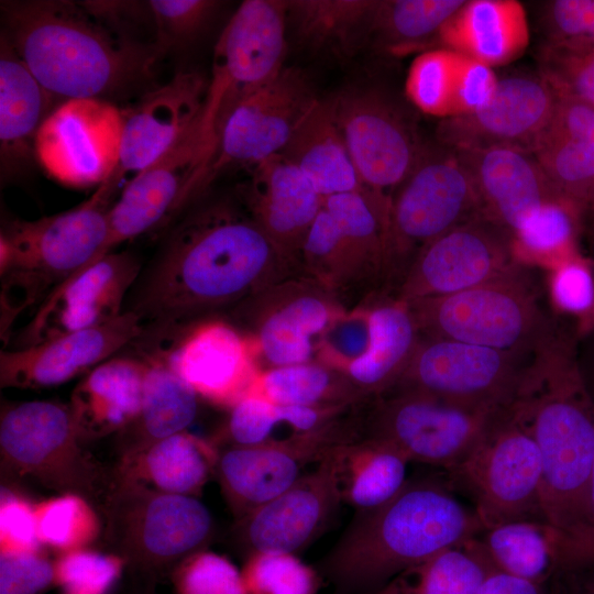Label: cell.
I'll list each match as a JSON object with an SVG mask.
<instances>
[{
	"instance_id": "ee69618b",
	"label": "cell",
	"mask_w": 594,
	"mask_h": 594,
	"mask_svg": "<svg viewBox=\"0 0 594 594\" xmlns=\"http://www.w3.org/2000/svg\"><path fill=\"white\" fill-rule=\"evenodd\" d=\"M578 220L562 202L552 201L540 208L514 235L517 256L543 261L549 268L564 260L582 254L578 248Z\"/></svg>"
},
{
	"instance_id": "1f68e13d",
	"label": "cell",
	"mask_w": 594,
	"mask_h": 594,
	"mask_svg": "<svg viewBox=\"0 0 594 594\" xmlns=\"http://www.w3.org/2000/svg\"><path fill=\"white\" fill-rule=\"evenodd\" d=\"M218 455L207 441L183 431L121 457L111 480L197 497L216 473Z\"/></svg>"
},
{
	"instance_id": "5bb4252c",
	"label": "cell",
	"mask_w": 594,
	"mask_h": 594,
	"mask_svg": "<svg viewBox=\"0 0 594 594\" xmlns=\"http://www.w3.org/2000/svg\"><path fill=\"white\" fill-rule=\"evenodd\" d=\"M538 354L428 337L426 342L417 344L389 391H413L462 404L506 407Z\"/></svg>"
},
{
	"instance_id": "603a6c76",
	"label": "cell",
	"mask_w": 594,
	"mask_h": 594,
	"mask_svg": "<svg viewBox=\"0 0 594 594\" xmlns=\"http://www.w3.org/2000/svg\"><path fill=\"white\" fill-rule=\"evenodd\" d=\"M341 504L324 459L287 491L238 519L237 536L248 556L294 553L328 526Z\"/></svg>"
},
{
	"instance_id": "db71d44e",
	"label": "cell",
	"mask_w": 594,
	"mask_h": 594,
	"mask_svg": "<svg viewBox=\"0 0 594 594\" xmlns=\"http://www.w3.org/2000/svg\"><path fill=\"white\" fill-rule=\"evenodd\" d=\"M54 579V563L41 550L0 552V594H40Z\"/></svg>"
},
{
	"instance_id": "9a60e30c",
	"label": "cell",
	"mask_w": 594,
	"mask_h": 594,
	"mask_svg": "<svg viewBox=\"0 0 594 594\" xmlns=\"http://www.w3.org/2000/svg\"><path fill=\"white\" fill-rule=\"evenodd\" d=\"M318 102L307 76L284 66L229 113L204 184L226 167L252 168L280 153Z\"/></svg>"
},
{
	"instance_id": "d590c367",
	"label": "cell",
	"mask_w": 594,
	"mask_h": 594,
	"mask_svg": "<svg viewBox=\"0 0 594 594\" xmlns=\"http://www.w3.org/2000/svg\"><path fill=\"white\" fill-rule=\"evenodd\" d=\"M144 359L146 372L141 408L134 421L119 433L121 457L186 431L197 415L198 395L174 371L165 351Z\"/></svg>"
},
{
	"instance_id": "2e32d148",
	"label": "cell",
	"mask_w": 594,
	"mask_h": 594,
	"mask_svg": "<svg viewBox=\"0 0 594 594\" xmlns=\"http://www.w3.org/2000/svg\"><path fill=\"white\" fill-rule=\"evenodd\" d=\"M122 125L123 111L105 99L63 101L37 133L35 157L63 184L100 185L118 165Z\"/></svg>"
},
{
	"instance_id": "91938a15",
	"label": "cell",
	"mask_w": 594,
	"mask_h": 594,
	"mask_svg": "<svg viewBox=\"0 0 594 594\" xmlns=\"http://www.w3.org/2000/svg\"><path fill=\"white\" fill-rule=\"evenodd\" d=\"M473 594H548L547 585L537 584L498 570H491Z\"/></svg>"
},
{
	"instance_id": "44dd1931",
	"label": "cell",
	"mask_w": 594,
	"mask_h": 594,
	"mask_svg": "<svg viewBox=\"0 0 594 594\" xmlns=\"http://www.w3.org/2000/svg\"><path fill=\"white\" fill-rule=\"evenodd\" d=\"M141 318L129 310L87 329L43 343L0 353L2 387L38 389L61 385L109 360L128 343L143 337Z\"/></svg>"
},
{
	"instance_id": "f907efd6",
	"label": "cell",
	"mask_w": 594,
	"mask_h": 594,
	"mask_svg": "<svg viewBox=\"0 0 594 594\" xmlns=\"http://www.w3.org/2000/svg\"><path fill=\"white\" fill-rule=\"evenodd\" d=\"M219 6L215 0L147 1L158 51L164 55L189 44L206 29Z\"/></svg>"
},
{
	"instance_id": "7402d4cb",
	"label": "cell",
	"mask_w": 594,
	"mask_h": 594,
	"mask_svg": "<svg viewBox=\"0 0 594 594\" xmlns=\"http://www.w3.org/2000/svg\"><path fill=\"white\" fill-rule=\"evenodd\" d=\"M208 82L195 72H179L123 111L118 165L107 179L118 187L154 163L188 133L202 114Z\"/></svg>"
},
{
	"instance_id": "30bf717a",
	"label": "cell",
	"mask_w": 594,
	"mask_h": 594,
	"mask_svg": "<svg viewBox=\"0 0 594 594\" xmlns=\"http://www.w3.org/2000/svg\"><path fill=\"white\" fill-rule=\"evenodd\" d=\"M448 472L472 496L484 529L514 520H547L538 447L506 408Z\"/></svg>"
},
{
	"instance_id": "c3c4849f",
	"label": "cell",
	"mask_w": 594,
	"mask_h": 594,
	"mask_svg": "<svg viewBox=\"0 0 594 594\" xmlns=\"http://www.w3.org/2000/svg\"><path fill=\"white\" fill-rule=\"evenodd\" d=\"M546 293L553 311L576 321L578 332L594 327V270L579 254L549 268Z\"/></svg>"
},
{
	"instance_id": "83f0119b",
	"label": "cell",
	"mask_w": 594,
	"mask_h": 594,
	"mask_svg": "<svg viewBox=\"0 0 594 594\" xmlns=\"http://www.w3.org/2000/svg\"><path fill=\"white\" fill-rule=\"evenodd\" d=\"M496 82L492 67L459 52L437 47L421 52L411 62L405 90L419 110L446 119L484 105Z\"/></svg>"
},
{
	"instance_id": "816d5d0a",
	"label": "cell",
	"mask_w": 594,
	"mask_h": 594,
	"mask_svg": "<svg viewBox=\"0 0 594 594\" xmlns=\"http://www.w3.org/2000/svg\"><path fill=\"white\" fill-rule=\"evenodd\" d=\"M322 206L336 220L351 249L380 248L381 230L387 239L388 218L362 191L328 196Z\"/></svg>"
},
{
	"instance_id": "f5cc1de1",
	"label": "cell",
	"mask_w": 594,
	"mask_h": 594,
	"mask_svg": "<svg viewBox=\"0 0 594 594\" xmlns=\"http://www.w3.org/2000/svg\"><path fill=\"white\" fill-rule=\"evenodd\" d=\"M172 576L177 594H248L237 566L205 549L183 560Z\"/></svg>"
},
{
	"instance_id": "d6a6232c",
	"label": "cell",
	"mask_w": 594,
	"mask_h": 594,
	"mask_svg": "<svg viewBox=\"0 0 594 594\" xmlns=\"http://www.w3.org/2000/svg\"><path fill=\"white\" fill-rule=\"evenodd\" d=\"M476 540L493 569L547 585L570 568V543L547 520H514L483 529Z\"/></svg>"
},
{
	"instance_id": "f35d334b",
	"label": "cell",
	"mask_w": 594,
	"mask_h": 594,
	"mask_svg": "<svg viewBox=\"0 0 594 594\" xmlns=\"http://www.w3.org/2000/svg\"><path fill=\"white\" fill-rule=\"evenodd\" d=\"M377 0L287 1L297 36L312 48L352 55L371 41Z\"/></svg>"
},
{
	"instance_id": "680465c9",
	"label": "cell",
	"mask_w": 594,
	"mask_h": 594,
	"mask_svg": "<svg viewBox=\"0 0 594 594\" xmlns=\"http://www.w3.org/2000/svg\"><path fill=\"white\" fill-rule=\"evenodd\" d=\"M304 248L315 257H329L351 249L338 223L323 206L305 235Z\"/></svg>"
},
{
	"instance_id": "277c9868",
	"label": "cell",
	"mask_w": 594,
	"mask_h": 594,
	"mask_svg": "<svg viewBox=\"0 0 594 594\" xmlns=\"http://www.w3.org/2000/svg\"><path fill=\"white\" fill-rule=\"evenodd\" d=\"M474 509L448 486L407 482L393 498L355 516L319 569L334 594H371L405 569L482 530Z\"/></svg>"
},
{
	"instance_id": "8fae6325",
	"label": "cell",
	"mask_w": 594,
	"mask_h": 594,
	"mask_svg": "<svg viewBox=\"0 0 594 594\" xmlns=\"http://www.w3.org/2000/svg\"><path fill=\"white\" fill-rule=\"evenodd\" d=\"M365 438L382 441L409 462L455 466L506 407L469 405L413 391L392 389Z\"/></svg>"
},
{
	"instance_id": "ffe728a7",
	"label": "cell",
	"mask_w": 594,
	"mask_h": 594,
	"mask_svg": "<svg viewBox=\"0 0 594 594\" xmlns=\"http://www.w3.org/2000/svg\"><path fill=\"white\" fill-rule=\"evenodd\" d=\"M558 98L540 73L508 74L497 79L484 105L472 112L442 119L437 128L438 141L454 150L513 146L531 152Z\"/></svg>"
},
{
	"instance_id": "9f6ffc18",
	"label": "cell",
	"mask_w": 594,
	"mask_h": 594,
	"mask_svg": "<svg viewBox=\"0 0 594 594\" xmlns=\"http://www.w3.org/2000/svg\"><path fill=\"white\" fill-rule=\"evenodd\" d=\"M34 504L13 494L2 493L0 504V552L40 551Z\"/></svg>"
},
{
	"instance_id": "ab89813d",
	"label": "cell",
	"mask_w": 594,
	"mask_h": 594,
	"mask_svg": "<svg viewBox=\"0 0 594 594\" xmlns=\"http://www.w3.org/2000/svg\"><path fill=\"white\" fill-rule=\"evenodd\" d=\"M491 570L474 537L405 569L371 594H473Z\"/></svg>"
},
{
	"instance_id": "f546056e",
	"label": "cell",
	"mask_w": 594,
	"mask_h": 594,
	"mask_svg": "<svg viewBox=\"0 0 594 594\" xmlns=\"http://www.w3.org/2000/svg\"><path fill=\"white\" fill-rule=\"evenodd\" d=\"M145 372L144 358L116 356L81 378L68 405L82 442L120 433L134 421Z\"/></svg>"
},
{
	"instance_id": "f1b7e54d",
	"label": "cell",
	"mask_w": 594,
	"mask_h": 594,
	"mask_svg": "<svg viewBox=\"0 0 594 594\" xmlns=\"http://www.w3.org/2000/svg\"><path fill=\"white\" fill-rule=\"evenodd\" d=\"M55 98L38 82L8 38L0 40L1 179L24 172L35 157L37 133ZM36 158V157H35Z\"/></svg>"
},
{
	"instance_id": "3957f363",
	"label": "cell",
	"mask_w": 594,
	"mask_h": 594,
	"mask_svg": "<svg viewBox=\"0 0 594 594\" xmlns=\"http://www.w3.org/2000/svg\"><path fill=\"white\" fill-rule=\"evenodd\" d=\"M1 33L55 98L101 99L146 78L163 56L155 43L131 40L81 3L2 1Z\"/></svg>"
},
{
	"instance_id": "7bdbcfd3",
	"label": "cell",
	"mask_w": 594,
	"mask_h": 594,
	"mask_svg": "<svg viewBox=\"0 0 594 594\" xmlns=\"http://www.w3.org/2000/svg\"><path fill=\"white\" fill-rule=\"evenodd\" d=\"M34 515L41 544L59 553L89 549L103 534L97 509L79 494H58L35 503Z\"/></svg>"
},
{
	"instance_id": "8d00e7d4",
	"label": "cell",
	"mask_w": 594,
	"mask_h": 594,
	"mask_svg": "<svg viewBox=\"0 0 594 594\" xmlns=\"http://www.w3.org/2000/svg\"><path fill=\"white\" fill-rule=\"evenodd\" d=\"M280 154L305 175L322 198L362 191L334 118L332 100H319Z\"/></svg>"
},
{
	"instance_id": "6f0895ef",
	"label": "cell",
	"mask_w": 594,
	"mask_h": 594,
	"mask_svg": "<svg viewBox=\"0 0 594 594\" xmlns=\"http://www.w3.org/2000/svg\"><path fill=\"white\" fill-rule=\"evenodd\" d=\"M548 41L593 40L594 0H554L546 4Z\"/></svg>"
},
{
	"instance_id": "681fc988",
	"label": "cell",
	"mask_w": 594,
	"mask_h": 594,
	"mask_svg": "<svg viewBox=\"0 0 594 594\" xmlns=\"http://www.w3.org/2000/svg\"><path fill=\"white\" fill-rule=\"evenodd\" d=\"M125 569L113 553L80 549L59 553L54 581L65 594H108Z\"/></svg>"
},
{
	"instance_id": "4fadbf2b",
	"label": "cell",
	"mask_w": 594,
	"mask_h": 594,
	"mask_svg": "<svg viewBox=\"0 0 594 594\" xmlns=\"http://www.w3.org/2000/svg\"><path fill=\"white\" fill-rule=\"evenodd\" d=\"M332 105L363 194L389 210L387 197L410 173L425 146L415 127L393 100L374 90L344 92Z\"/></svg>"
},
{
	"instance_id": "60d3db41",
	"label": "cell",
	"mask_w": 594,
	"mask_h": 594,
	"mask_svg": "<svg viewBox=\"0 0 594 594\" xmlns=\"http://www.w3.org/2000/svg\"><path fill=\"white\" fill-rule=\"evenodd\" d=\"M465 2L464 0L378 1L371 41L392 55L435 48L442 26Z\"/></svg>"
},
{
	"instance_id": "74e56055",
	"label": "cell",
	"mask_w": 594,
	"mask_h": 594,
	"mask_svg": "<svg viewBox=\"0 0 594 594\" xmlns=\"http://www.w3.org/2000/svg\"><path fill=\"white\" fill-rule=\"evenodd\" d=\"M407 304L384 305L367 320V345L349 365L352 380L369 389H389L409 363L417 321Z\"/></svg>"
},
{
	"instance_id": "8992f818",
	"label": "cell",
	"mask_w": 594,
	"mask_h": 594,
	"mask_svg": "<svg viewBox=\"0 0 594 594\" xmlns=\"http://www.w3.org/2000/svg\"><path fill=\"white\" fill-rule=\"evenodd\" d=\"M546 295L536 267L519 262L473 288L407 304L428 337L534 355L569 334Z\"/></svg>"
},
{
	"instance_id": "6125c7cd",
	"label": "cell",
	"mask_w": 594,
	"mask_h": 594,
	"mask_svg": "<svg viewBox=\"0 0 594 594\" xmlns=\"http://www.w3.org/2000/svg\"><path fill=\"white\" fill-rule=\"evenodd\" d=\"M554 581V594H594V564L564 571Z\"/></svg>"
},
{
	"instance_id": "b9f144b4",
	"label": "cell",
	"mask_w": 594,
	"mask_h": 594,
	"mask_svg": "<svg viewBox=\"0 0 594 594\" xmlns=\"http://www.w3.org/2000/svg\"><path fill=\"white\" fill-rule=\"evenodd\" d=\"M328 321L324 304L300 297L275 314L261 328L260 343L267 361L278 366L305 363L311 354V337Z\"/></svg>"
},
{
	"instance_id": "e575fe53",
	"label": "cell",
	"mask_w": 594,
	"mask_h": 594,
	"mask_svg": "<svg viewBox=\"0 0 594 594\" xmlns=\"http://www.w3.org/2000/svg\"><path fill=\"white\" fill-rule=\"evenodd\" d=\"M341 503L359 510L375 508L406 485L409 461L391 446L370 438L332 447L323 458Z\"/></svg>"
},
{
	"instance_id": "5b68a950",
	"label": "cell",
	"mask_w": 594,
	"mask_h": 594,
	"mask_svg": "<svg viewBox=\"0 0 594 594\" xmlns=\"http://www.w3.org/2000/svg\"><path fill=\"white\" fill-rule=\"evenodd\" d=\"M108 182L80 205L37 220H12L0 234L1 337L25 309L105 254L110 200Z\"/></svg>"
},
{
	"instance_id": "4316f807",
	"label": "cell",
	"mask_w": 594,
	"mask_h": 594,
	"mask_svg": "<svg viewBox=\"0 0 594 594\" xmlns=\"http://www.w3.org/2000/svg\"><path fill=\"white\" fill-rule=\"evenodd\" d=\"M531 152L579 226L594 198V106L559 96Z\"/></svg>"
},
{
	"instance_id": "94428289",
	"label": "cell",
	"mask_w": 594,
	"mask_h": 594,
	"mask_svg": "<svg viewBox=\"0 0 594 594\" xmlns=\"http://www.w3.org/2000/svg\"><path fill=\"white\" fill-rule=\"evenodd\" d=\"M590 564H594V462L586 492L583 527L572 569Z\"/></svg>"
},
{
	"instance_id": "7dc6e473",
	"label": "cell",
	"mask_w": 594,
	"mask_h": 594,
	"mask_svg": "<svg viewBox=\"0 0 594 594\" xmlns=\"http://www.w3.org/2000/svg\"><path fill=\"white\" fill-rule=\"evenodd\" d=\"M248 594H317L321 575L294 553L256 552L241 571Z\"/></svg>"
},
{
	"instance_id": "6da1fadb",
	"label": "cell",
	"mask_w": 594,
	"mask_h": 594,
	"mask_svg": "<svg viewBox=\"0 0 594 594\" xmlns=\"http://www.w3.org/2000/svg\"><path fill=\"white\" fill-rule=\"evenodd\" d=\"M273 242L229 205L197 211L170 232L140 274L124 310L141 318L145 332L172 330L198 310L246 292L268 264Z\"/></svg>"
},
{
	"instance_id": "4dcf8cb0",
	"label": "cell",
	"mask_w": 594,
	"mask_h": 594,
	"mask_svg": "<svg viewBox=\"0 0 594 594\" xmlns=\"http://www.w3.org/2000/svg\"><path fill=\"white\" fill-rule=\"evenodd\" d=\"M437 43L490 67L504 65L528 46L527 13L514 0L466 1L442 26Z\"/></svg>"
},
{
	"instance_id": "484cf974",
	"label": "cell",
	"mask_w": 594,
	"mask_h": 594,
	"mask_svg": "<svg viewBox=\"0 0 594 594\" xmlns=\"http://www.w3.org/2000/svg\"><path fill=\"white\" fill-rule=\"evenodd\" d=\"M165 353L198 396L218 405L232 407L251 393L258 376L248 343L223 322L196 327Z\"/></svg>"
},
{
	"instance_id": "9c48e42d",
	"label": "cell",
	"mask_w": 594,
	"mask_h": 594,
	"mask_svg": "<svg viewBox=\"0 0 594 594\" xmlns=\"http://www.w3.org/2000/svg\"><path fill=\"white\" fill-rule=\"evenodd\" d=\"M287 20V1L246 0L222 30L200 119L212 158L229 113L283 69Z\"/></svg>"
},
{
	"instance_id": "ac0fdd59",
	"label": "cell",
	"mask_w": 594,
	"mask_h": 594,
	"mask_svg": "<svg viewBox=\"0 0 594 594\" xmlns=\"http://www.w3.org/2000/svg\"><path fill=\"white\" fill-rule=\"evenodd\" d=\"M141 271L140 261L128 252H110L77 271L40 304L31 320L13 338V350L118 317Z\"/></svg>"
},
{
	"instance_id": "cb8c5ba5",
	"label": "cell",
	"mask_w": 594,
	"mask_h": 594,
	"mask_svg": "<svg viewBox=\"0 0 594 594\" xmlns=\"http://www.w3.org/2000/svg\"><path fill=\"white\" fill-rule=\"evenodd\" d=\"M454 151L472 175L484 215L513 238L544 205L562 202L530 151L513 146Z\"/></svg>"
},
{
	"instance_id": "d4e9b609",
	"label": "cell",
	"mask_w": 594,
	"mask_h": 594,
	"mask_svg": "<svg viewBox=\"0 0 594 594\" xmlns=\"http://www.w3.org/2000/svg\"><path fill=\"white\" fill-rule=\"evenodd\" d=\"M328 450L308 441L231 446L219 451L216 474L238 519L277 497L318 464Z\"/></svg>"
},
{
	"instance_id": "f6af8a7d",
	"label": "cell",
	"mask_w": 594,
	"mask_h": 594,
	"mask_svg": "<svg viewBox=\"0 0 594 594\" xmlns=\"http://www.w3.org/2000/svg\"><path fill=\"white\" fill-rule=\"evenodd\" d=\"M539 73L559 96L594 106V41H547L539 52Z\"/></svg>"
},
{
	"instance_id": "836d02e7",
	"label": "cell",
	"mask_w": 594,
	"mask_h": 594,
	"mask_svg": "<svg viewBox=\"0 0 594 594\" xmlns=\"http://www.w3.org/2000/svg\"><path fill=\"white\" fill-rule=\"evenodd\" d=\"M251 169L250 191L261 228L273 241L305 239L322 207V196L280 153Z\"/></svg>"
},
{
	"instance_id": "d6986e66",
	"label": "cell",
	"mask_w": 594,
	"mask_h": 594,
	"mask_svg": "<svg viewBox=\"0 0 594 594\" xmlns=\"http://www.w3.org/2000/svg\"><path fill=\"white\" fill-rule=\"evenodd\" d=\"M200 119L160 158L134 175L112 204L107 253L170 217L204 184L211 155L201 134Z\"/></svg>"
},
{
	"instance_id": "11a10c76",
	"label": "cell",
	"mask_w": 594,
	"mask_h": 594,
	"mask_svg": "<svg viewBox=\"0 0 594 594\" xmlns=\"http://www.w3.org/2000/svg\"><path fill=\"white\" fill-rule=\"evenodd\" d=\"M278 425L276 404L248 395L232 406L228 436L232 446H255L272 441Z\"/></svg>"
},
{
	"instance_id": "e0dca14e",
	"label": "cell",
	"mask_w": 594,
	"mask_h": 594,
	"mask_svg": "<svg viewBox=\"0 0 594 594\" xmlns=\"http://www.w3.org/2000/svg\"><path fill=\"white\" fill-rule=\"evenodd\" d=\"M519 262L513 235L480 215L443 233L418 253L404 287L405 302L473 288Z\"/></svg>"
},
{
	"instance_id": "bcb514c9",
	"label": "cell",
	"mask_w": 594,
	"mask_h": 594,
	"mask_svg": "<svg viewBox=\"0 0 594 594\" xmlns=\"http://www.w3.org/2000/svg\"><path fill=\"white\" fill-rule=\"evenodd\" d=\"M249 395L260 396L276 405L318 407L327 399L344 396L322 367L295 364L274 367L257 376Z\"/></svg>"
},
{
	"instance_id": "7a4b0ae2",
	"label": "cell",
	"mask_w": 594,
	"mask_h": 594,
	"mask_svg": "<svg viewBox=\"0 0 594 594\" xmlns=\"http://www.w3.org/2000/svg\"><path fill=\"white\" fill-rule=\"evenodd\" d=\"M506 409L538 447L544 516L566 537L572 568L594 462V403L571 336L534 359Z\"/></svg>"
},
{
	"instance_id": "7c38bea8",
	"label": "cell",
	"mask_w": 594,
	"mask_h": 594,
	"mask_svg": "<svg viewBox=\"0 0 594 594\" xmlns=\"http://www.w3.org/2000/svg\"><path fill=\"white\" fill-rule=\"evenodd\" d=\"M482 202L468 167L442 144L424 146L391 200L387 240L399 251H420L480 215Z\"/></svg>"
},
{
	"instance_id": "52a82bcc",
	"label": "cell",
	"mask_w": 594,
	"mask_h": 594,
	"mask_svg": "<svg viewBox=\"0 0 594 594\" xmlns=\"http://www.w3.org/2000/svg\"><path fill=\"white\" fill-rule=\"evenodd\" d=\"M213 530L208 508L195 496L111 480L103 501V534L110 553L135 580L153 583L204 550Z\"/></svg>"
},
{
	"instance_id": "ba28073f",
	"label": "cell",
	"mask_w": 594,
	"mask_h": 594,
	"mask_svg": "<svg viewBox=\"0 0 594 594\" xmlns=\"http://www.w3.org/2000/svg\"><path fill=\"white\" fill-rule=\"evenodd\" d=\"M2 477L35 483L58 494L105 498L111 481L84 449L69 405L29 400L7 405L0 417Z\"/></svg>"
}]
</instances>
